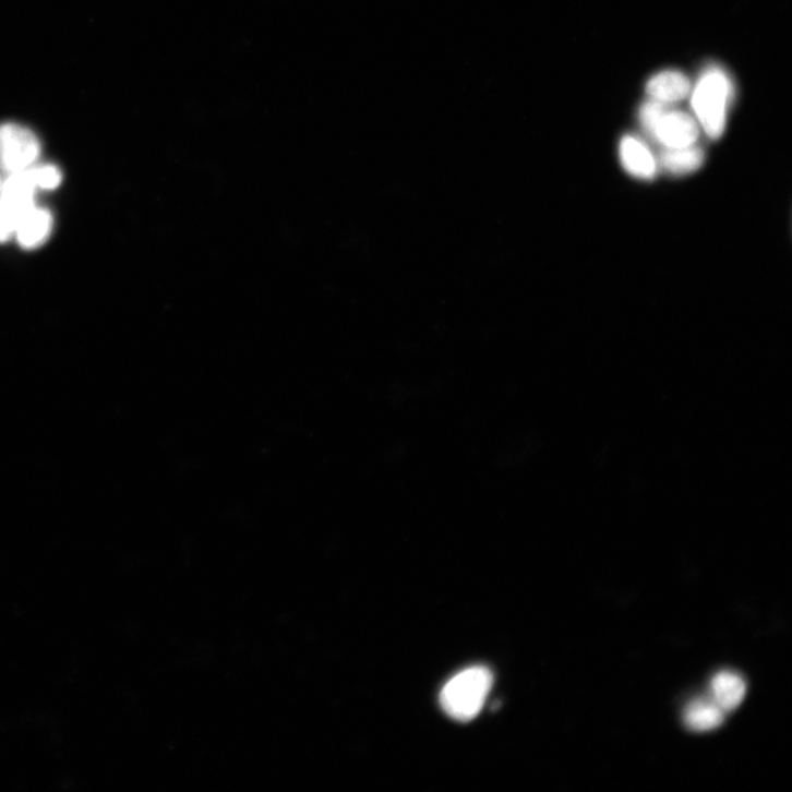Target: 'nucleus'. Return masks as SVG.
I'll return each mask as SVG.
<instances>
[{
  "instance_id": "ddd939ff",
  "label": "nucleus",
  "mask_w": 792,
  "mask_h": 792,
  "mask_svg": "<svg viewBox=\"0 0 792 792\" xmlns=\"http://www.w3.org/2000/svg\"><path fill=\"white\" fill-rule=\"evenodd\" d=\"M667 106L664 103L658 100H649L645 103L639 111V118L643 127L650 132L657 120L665 111Z\"/></svg>"
},
{
  "instance_id": "9d476101",
  "label": "nucleus",
  "mask_w": 792,
  "mask_h": 792,
  "mask_svg": "<svg viewBox=\"0 0 792 792\" xmlns=\"http://www.w3.org/2000/svg\"><path fill=\"white\" fill-rule=\"evenodd\" d=\"M715 701L724 712L734 711L746 695V684L736 674L721 672L712 681Z\"/></svg>"
},
{
  "instance_id": "6e6552de",
  "label": "nucleus",
  "mask_w": 792,
  "mask_h": 792,
  "mask_svg": "<svg viewBox=\"0 0 792 792\" xmlns=\"http://www.w3.org/2000/svg\"><path fill=\"white\" fill-rule=\"evenodd\" d=\"M620 158L624 169L633 177L651 179L656 163L648 148L633 137H625L620 145Z\"/></svg>"
},
{
  "instance_id": "9b49d317",
  "label": "nucleus",
  "mask_w": 792,
  "mask_h": 792,
  "mask_svg": "<svg viewBox=\"0 0 792 792\" xmlns=\"http://www.w3.org/2000/svg\"><path fill=\"white\" fill-rule=\"evenodd\" d=\"M705 160L701 149L694 146L668 149L660 158L665 169L674 175H686L698 170Z\"/></svg>"
},
{
  "instance_id": "1a4fd4ad",
  "label": "nucleus",
  "mask_w": 792,
  "mask_h": 792,
  "mask_svg": "<svg viewBox=\"0 0 792 792\" xmlns=\"http://www.w3.org/2000/svg\"><path fill=\"white\" fill-rule=\"evenodd\" d=\"M684 722L696 732H708L720 728L724 722V711L713 700L697 699L688 705Z\"/></svg>"
},
{
  "instance_id": "0eeeda50",
  "label": "nucleus",
  "mask_w": 792,
  "mask_h": 792,
  "mask_svg": "<svg viewBox=\"0 0 792 792\" xmlns=\"http://www.w3.org/2000/svg\"><path fill=\"white\" fill-rule=\"evenodd\" d=\"M691 91L689 80L681 72L667 71L652 76L646 92L652 99L669 104L684 99Z\"/></svg>"
},
{
  "instance_id": "20e7f679",
  "label": "nucleus",
  "mask_w": 792,
  "mask_h": 792,
  "mask_svg": "<svg viewBox=\"0 0 792 792\" xmlns=\"http://www.w3.org/2000/svg\"><path fill=\"white\" fill-rule=\"evenodd\" d=\"M650 134L669 149L694 146L699 137L697 122L688 113L668 110L659 117Z\"/></svg>"
},
{
  "instance_id": "39448f33",
  "label": "nucleus",
  "mask_w": 792,
  "mask_h": 792,
  "mask_svg": "<svg viewBox=\"0 0 792 792\" xmlns=\"http://www.w3.org/2000/svg\"><path fill=\"white\" fill-rule=\"evenodd\" d=\"M37 187L29 170L9 175L0 190V207L19 223L20 218L35 206Z\"/></svg>"
},
{
  "instance_id": "f03ea898",
  "label": "nucleus",
  "mask_w": 792,
  "mask_h": 792,
  "mask_svg": "<svg viewBox=\"0 0 792 792\" xmlns=\"http://www.w3.org/2000/svg\"><path fill=\"white\" fill-rule=\"evenodd\" d=\"M730 94L729 79L717 69L707 71L694 92L693 108L707 135L712 140L723 134Z\"/></svg>"
},
{
  "instance_id": "4468645a",
  "label": "nucleus",
  "mask_w": 792,
  "mask_h": 792,
  "mask_svg": "<svg viewBox=\"0 0 792 792\" xmlns=\"http://www.w3.org/2000/svg\"><path fill=\"white\" fill-rule=\"evenodd\" d=\"M17 220L0 207V242L8 241L16 230Z\"/></svg>"
},
{
  "instance_id": "f257e3e1",
  "label": "nucleus",
  "mask_w": 792,
  "mask_h": 792,
  "mask_svg": "<svg viewBox=\"0 0 792 792\" xmlns=\"http://www.w3.org/2000/svg\"><path fill=\"white\" fill-rule=\"evenodd\" d=\"M489 669L475 667L453 677L441 693L443 710L454 720L469 722L482 710L492 688Z\"/></svg>"
},
{
  "instance_id": "2eb2a0df",
  "label": "nucleus",
  "mask_w": 792,
  "mask_h": 792,
  "mask_svg": "<svg viewBox=\"0 0 792 792\" xmlns=\"http://www.w3.org/2000/svg\"><path fill=\"white\" fill-rule=\"evenodd\" d=\"M0 190H2V183H0Z\"/></svg>"
},
{
  "instance_id": "7ed1b4c3",
  "label": "nucleus",
  "mask_w": 792,
  "mask_h": 792,
  "mask_svg": "<svg viewBox=\"0 0 792 792\" xmlns=\"http://www.w3.org/2000/svg\"><path fill=\"white\" fill-rule=\"evenodd\" d=\"M41 154L38 137L17 123L0 124V168L9 175L29 170Z\"/></svg>"
},
{
  "instance_id": "f8f14e48",
  "label": "nucleus",
  "mask_w": 792,
  "mask_h": 792,
  "mask_svg": "<svg viewBox=\"0 0 792 792\" xmlns=\"http://www.w3.org/2000/svg\"><path fill=\"white\" fill-rule=\"evenodd\" d=\"M29 171L37 189L52 191L62 182V173L53 165L34 166Z\"/></svg>"
},
{
  "instance_id": "423d86ee",
  "label": "nucleus",
  "mask_w": 792,
  "mask_h": 792,
  "mask_svg": "<svg viewBox=\"0 0 792 792\" xmlns=\"http://www.w3.org/2000/svg\"><path fill=\"white\" fill-rule=\"evenodd\" d=\"M52 228L51 213L34 206L20 218L15 235L20 244L31 250L41 247L49 239Z\"/></svg>"
}]
</instances>
